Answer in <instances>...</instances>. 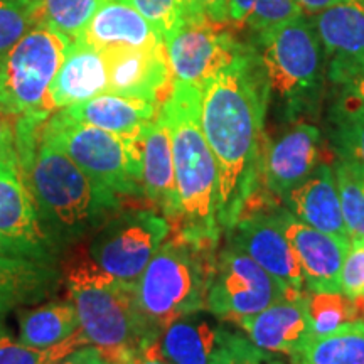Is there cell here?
<instances>
[{"label":"cell","mask_w":364,"mask_h":364,"mask_svg":"<svg viewBox=\"0 0 364 364\" xmlns=\"http://www.w3.org/2000/svg\"><path fill=\"white\" fill-rule=\"evenodd\" d=\"M268 107L265 76L248 43L201 86V127L218 166V220L225 231L260 184Z\"/></svg>","instance_id":"6da1fadb"},{"label":"cell","mask_w":364,"mask_h":364,"mask_svg":"<svg viewBox=\"0 0 364 364\" xmlns=\"http://www.w3.org/2000/svg\"><path fill=\"white\" fill-rule=\"evenodd\" d=\"M44 122L38 117L17 118L16 150L39 225L59 253L93 235L117 215L122 199L44 140L41 136Z\"/></svg>","instance_id":"7a4b0ae2"},{"label":"cell","mask_w":364,"mask_h":364,"mask_svg":"<svg viewBox=\"0 0 364 364\" xmlns=\"http://www.w3.org/2000/svg\"><path fill=\"white\" fill-rule=\"evenodd\" d=\"M159 115L166 122L172 145V161L179 220L177 235L218 245L221 225L218 220V166L201 127V88L172 81Z\"/></svg>","instance_id":"3957f363"},{"label":"cell","mask_w":364,"mask_h":364,"mask_svg":"<svg viewBox=\"0 0 364 364\" xmlns=\"http://www.w3.org/2000/svg\"><path fill=\"white\" fill-rule=\"evenodd\" d=\"M66 285L81 332L107 363L130 364L136 348L156 336L140 316L134 284L108 275L91 258L70 262Z\"/></svg>","instance_id":"277c9868"},{"label":"cell","mask_w":364,"mask_h":364,"mask_svg":"<svg viewBox=\"0 0 364 364\" xmlns=\"http://www.w3.org/2000/svg\"><path fill=\"white\" fill-rule=\"evenodd\" d=\"M248 46L265 76L270 103L277 105L285 120L317 110L327 59L316 29L304 14L275 29L252 34Z\"/></svg>","instance_id":"5b68a950"},{"label":"cell","mask_w":364,"mask_h":364,"mask_svg":"<svg viewBox=\"0 0 364 364\" xmlns=\"http://www.w3.org/2000/svg\"><path fill=\"white\" fill-rule=\"evenodd\" d=\"M216 245L176 235L164 243L135 282V300L145 326L161 336L177 318L206 309Z\"/></svg>","instance_id":"8992f818"},{"label":"cell","mask_w":364,"mask_h":364,"mask_svg":"<svg viewBox=\"0 0 364 364\" xmlns=\"http://www.w3.org/2000/svg\"><path fill=\"white\" fill-rule=\"evenodd\" d=\"M41 136L113 193L142 196V130L134 135H117L73 120L59 110L44 122Z\"/></svg>","instance_id":"52a82bcc"},{"label":"cell","mask_w":364,"mask_h":364,"mask_svg":"<svg viewBox=\"0 0 364 364\" xmlns=\"http://www.w3.org/2000/svg\"><path fill=\"white\" fill-rule=\"evenodd\" d=\"M71 39L46 24H36L0 58V112L9 117L48 120V93Z\"/></svg>","instance_id":"ba28073f"},{"label":"cell","mask_w":364,"mask_h":364,"mask_svg":"<svg viewBox=\"0 0 364 364\" xmlns=\"http://www.w3.org/2000/svg\"><path fill=\"white\" fill-rule=\"evenodd\" d=\"M169 231L171 221L152 209L118 211L95 231L88 257L108 275L135 285Z\"/></svg>","instance_id":"9c48e42d"},{"label":"cell","mask_w":364,"mask_h":364,"mask_svg":"<svg viewBox=\"0 0 364 364\" xmlns=\"http://www.w3.org/2000/svg\"><path fill=\"white\" fill-rule=\"evenodd\" d=\"M282 299H290L289 290L272 273L240 250L228 247L216 258L206 309L226 322L255 316Z\"/></svg>","instance_id":"30bf717a"},{"label":"cell","mask_w":364,"mask_h":364,"mask_svg":"<svg viewBox=\"0 0 364 364\" xmlns=\"http://www.w3.org/2000/svg\"><path fill=\"white\" fill-rule=\"evenodd\" d=\"M262 204L260 209L248 204L238 221L226 230L228 247L248 255L287 287L290 299H297L304 295L306 285L297 255L277 216L275 208L279 203L267 198Z\"/></svg>","instance_id":"8fae6325"},{"label":"cell","mask_w":364,"mask_h":364,"mask_svg":"<svg viewBox=\"0 0 364 364\" xmlns=\"http://www.w3.org/2000/svg\"><path fill=\"white\" fill-rule=\"evenodd\" d=\"M0 255L49 265L58 257V250L39 225L19 162L4 159H0Z\"/></svg>","instance_id":"7c38bea8"},{"label":"cell","mask_w":364,"mask_h":364,"mask_svg":"<svg viewBox=\"0 0 364 364\" xmlns=\"http://www.w3.org/2000/svg\"><path fill=\"white\" fill-rule=\"evenodd\" d=\"M243 44L230 33L215 27V22L208 17L182 22L166 41L172 81L201 88L209 76L233 61Z\"/></svg>","instance_id":"4fadbf2b"},{"label":"cell","mask_w":364,"mask_h":364,"mask_svg":"<svg viewBox=\"0 0 364 364\" xmlns=\"http://www.w3.org/2000/svg\"><path fill=\"white\" fill-rule=\"evenodd\" d=\"M287 238L292 245L309 292H341V273L351 240L341 238L297 220L285 206L275 208Z\"/></svg>","instance_id":"5bb4252c"},{"label":"cell","mask_w":364,"mask_h":364,"mask_svg":"<svg viewBox=\"0 0 364 364\" xmlns=\"http://www.w3.org/2000/svg\"><path fill=\"white\" fill-rule=\"evenodd\" d=\"M321 140L317 127L295 124L279 139L265 145L260 182L273 201L284 203L290 191L312 174L318 166Z\"/></svg>","instance_id":"9a60e30c"},{"label":"cell","mask_w":364,"mask_h":364,"mask_svg":"<svg viewBox=\"0 0 364 364\" xmlns=\"http://www.w3.org/2000/svg\"><path fill=\"white\" fill-rule=\"evenodd\" d=\"M108 70V93L159 103L172 86V71L166 46L159 48H108L103 49Z\"/></svg>","instance_id":"2e32d148"},{"label":"cell","mask_w":364,"mask_h":364,"mask_svg":"<svg viewBox=\"0 0 364 364\" xmlns=\"http://www.w3.org/2000/svg\"><path fill=\"white\" fill-rule=\"evenodd\" d=\"M250 341L265 351L294 358L314 336L307 309V295L282 299L255 316L235 322Z\"/></svg>","instance_id":"e0dca14e"},{"label":"cell","mask_w":364,"mask_h":364,"mask_svg":"<svg viewBox=\"0 0 364 364\" xmlns=\"http://www.w3.org/2000/svg\"><path fill=\"white\" fill-rule=\"evenodd\" d=\"M238 331L208 309L177 318L161 334L162 351L172 364H213Z\"/></svg>","instance_id":"ac0fdd59"},{"label":"cell","mask_w":364,"mask_h":364,"mask_svg":"<svg viewBox=\"0 0 364 364\" xmlns=\"http://www.w3.org/2000/svg\"><path fill=\"white\" fill-rule=\"evenodd\" d=\"M324 48L327 75L364 63V0H344L317 12L312 21Z\"/></svg>","instance_id":"d6986e66"},{"label":"cell","mask_w":364,"mask_h":364,"mask_svg":"<svg viewBox=\"0 0 364 364\" xmlns=\"http://www.w3.org/2000/svg\"><path fill=\"white\" fill-rule=\"evenodd\" d=\"M108 91V70L103 53L81 39H73L49 86L48 100L54 110L86 102Z\"/></svg>","instance_id":"ffe728a7"},{"label":"cell","mask_w":364,"mask_h":364,"mask_svg":"<svg viewBox=\"0 0 364 364\" xmlns=\"http://www.w3.org/2000/svg\"><path fill=\"white\" fill-rule=\"evenodd\" d=\"M142 196L169 221L179 220L172 145L166 122L159 115L142 129Z\"/></svg>","instance_id":"44dd1931"},{"label":"cell","mask_w":364,"mask_h":364,"mask_svg":"<svg viewBox=\"0 0 364 364\" xmlns=\"http://www.w3.org/2000/svg\"><path fill=\"white\" fill-rule=\"evenodd\" d=\"M284 204L306 225L324 233L351 240L344 223L334 169L327 164L317 166L306 181L290 191Z\"/></svg>","instance_id":"7402d4cb"},{"label":"cell","mask_w":364,"mask_h":364,"mask_svg":"<svg viewBox=\"0 0 364 364\" xmlns=\"http://www.w3.org/2000/svg\"><path fill=\"white\" fill-rule=\"evenodd\" d=\"M80 39L100 51L120 46L144 49L166 46L129 0H103Z\"/></svg>","instance_id":"603a6c76"},{"label":"cell","mask_w":364,"mask_h":364,"mask_svg":"<svg viewBox=\"0 0 364 364\" xmlns=\"http://www.w3.org/2000/svg\"><path fill=\"white\" fill-rule=\"evenodd\" d=\"M159 103L147 100L102 93L86 102L63 108L73 120L108 130L117 135L139 134L159 113Z\"/></svg>","instance_id":"cb8c5ba5"},{"label":"cell","mask_w":364,"mask_h":364,"mask_svg":"<svg viewBox=\"0 0 364 364\" xmlns=\"http://www.w3.org/2000/svg\"><path fill=\"white\" fill-rule=\"evenodd\" d=\"M19 343L46 349L65 343L80 331L78 312L73 300H53L44 306L21 311Z\"/></svg>","instance_id":"d4e9b609"},{"label":"cell","mask_w":364,"mask_h":364,"mask_svg":"<svg viewBox=\"0 0 364 364\" xmlns=\"http://www.w3.org/2000/svg\"><path fill=\"white\" fill-rule=\"evenodd\" d=\"M56 270L49 263H36L0 255V318L21 304L36 299L54 287Z\"/></svg>","instance_id":"484cf974"},{"label":"cell","mask_w":364,"mask_h":364,"mask_svg":"<svg viewBox=\"0 0 364 364\" xmlns=\"http://www.w3.org/2000/svg\"><path fill=\"white\" fill-rule=\"evenodd\" d=\"M294 364H364V321H353L327 332L314 334Z\"/></svg>","instance_id":"4316f807"},{"label":"cell","mask_w":364,"mask_h":364,"mask_svg":"<svg viewBox=\"0 0 364 364\" xmlns=\"http://www.w3.org/2000/svg\"><path fill=\"white\" fill-rule=\"evenodd\" d=\"M295 0H230L228 22L247 26L252 34L275 29L302 16Z\"/></svg>","instance_id":"83f0119b"},{"label":"cell","mask_w":364,"mask_h":364,"mask_svg":"<svg viewBox=\"0 0 364 364\" xmlns=\"http://www.w3.org/2000/svg\"><path fill=\"white\" fill-rule=\"evenodd\" d=\"M329 142L338 161L364 172V112L334 105L329 112Z\"/></svg>","instance_id":"f1b7e54d"},{"label":"cell","mask_w":364,"mask_h":364,"mask_svg":"<svg viewBox=\"0 0 364 364\" xmlns=\"http://www.w3.org/2000/svg\"><path fill=\"white\" fill-rule=\"evenodd\" d=\"M38 24H46L71 41L83 36L103 0H34Z\"/></svg>","instance_id":"f546056e"},{"label":"cell","mask_w":364,"mask_h":364,"mask_svg":"<svg viewBox=\"0 0 364 364\" xmlns=\"http://www.w3.org/2000/svg\"><path fill=\"white\" fill-rule=\"evenodd\" d=\"M334 174L349 238L364 240V172L351 164L338 161Z\"/></svg>","instance_id":"4dcf8cb0"},{"label":"cell","mask_w":364,"mask_h":364,"mask_svg":"<svg viewBox=\"0 0 364 364\" xmlns=\"http://www.w3.org/2000/svg\"><path fill=\"white\" fill-rule=\"evenodd\" d=\"M307 309L314 334H327L359 321L356 300L343 292H309Z\"/></svg>","instance_id":"1f68e13d"},{"label":"cell","mask_w":364,"mask_h":364,"mask_svg":"<svg viewBox=\"0 0 364 364\" xmlns=\"http://www.w3.org/2000/svg\"><path fill=\"white\" fill-rule=\"evenodd\" d=\"M83 346H88V341L81 329L65 343L46 349L31 348L0 331V364H53Z\"/></svg>","instance_id":"d6a6232c"},{"label":"cell","mask_w":364,"mask_h":364,"mask_svg":"<svg viewBox=\"0 0 364 364\" xmlns=\"http://www.w3.org/2000/svg\"><path fill=\"white\" fill-rule=\"evenodd\" d=\"M38 24L34 0H0V58Z\"/></svg>","instance_id":"836d02e7"},{"label":"cell","mask_w":364,"mask_h":364,"mask_svg":"<svg viewBox=\"0 0 364 364\" xmlns=\"http://www.w3.org/2000/svg\"><path fill=\"white\" fill-rule=\"evenodd\" d=\"M129 2L154 27L164 44L182 24L177 0H129Z\"/></svg>","instance_id":"e575fe53"},{"label":"cell","mask_w":364,"mask_h":364,"mask_svg":"<svg viewBox=\"0 0 364 364\" xmlns=\"http://www.w3.org/2000/svg\"><path fill=\"white\" fill-rule=\"evenodd\" d=\"M327 80L338 91L334 105L346 110L364 112V63L327 75Z\"/></svg>","instance_id":"d590c367"},{"label":"cell","mask_w":364,"mask_h":364,"mask_svg":"<svg viewBox=\"0 0 364 364\" xmlns=\"http://www.w3.org/2000/svg\"><path fill=\"white\" fill-rule=\"evenodd\" d=\"M213 364H287L282 354L265 351L241 332L223 349Z\"/></svg>","instance_id":"8d00e7d4"},{"label":"cell","mask_w":364,"mask_h":364,"mask_svg":"<svg viewBox=\"0 0 364 364\" xmlns=\"http://www.w3.org/2000/svg\"><path fill=\"white\" fill-rule=\"evenodd\" d=\"M341 292L353 299L364 295V240L351 241L341 273Z\"/></svg>","instance_id":"74e56055"},{"label":"cell","mask_w":364,"mask_h":364,"mask_svg":"<svg viewBox=\"0 0 364 364\" xmlns=\"http://www.w3.org/2000/svg\"><path fill=\"white\" fill-rule=\"evenodd\" d=\"M130 364H172V363L162 351L161 336H152V338L145 339L144 343L136 348L134 356H132Z\"/></svg>","instance_id":"f35d334b"},{"label":"cell","mask_w":364,"mask_h":364,"mask_svg":"<svg viewBox=\"0 0 364 364\" xmlns=\"http://www.w3.org/2000/svg\"><path fill=\"white\" fill-rule=\"evenodd\" d=\"M12 117L0 112V159L17 162L16 150V125H12Z\"/></svg>","instance_id":"ab89813d"},{"label":"cell","mask_w":364,"mask_h":364,"mask_svg":"<svg viewBox=\"0 0 364 364\" xmlns=\"http://www.w3.org/2000/svg\"><path fill=\"white\" fill-rule=\"evenodd\" d=\"M53 364H108L95 346H83Z\"/></svg>","instance_id":"60d3db41"},{"label":"cell","mask_w":364,"mask_h":364,"mask_svg":"<svg viewBox=\"0 0 364 364\" xmlns=\"http://www.w3.org/2000/svg\"><path fill=\"white\" fill-rule=\"evenodd\" d=\"M203 14L215 24L228 22V4L230 0H199Z\"/></svg>","instance_id":"b9f144b4"},{"label":"cell","mask_w":364,"mask_h":364,"mask_svg":"<svg viewBox=\"0 0 364 364\" xmlns=\"http://www.w3.org/2000/svg\"><path fill=\"white\" fill-rule=\"evenodd\" d=\"M177 9L182 22H194L204 19V14L199 0H177Z\"/></svg>","instance_id":"7bdbcfd3"},{"label":"cell","mask_w":364,"mask_h":364,"mask_svg":"<svg viewBox=\"0 0 364 364\" xmlns=\"http://www.w3.org/2000/svg\"><path fill=\"white\" fill-rule=\"evenodd\" d=\"M299 4V7L302 9V12L309 14H317L324 9L334 6V4L344 2V0H295Z\"/></svg>","instance_id":"ee69618b"},{"label":"cell","mask_w":364,"mask_h":364,"mask_svg":"<svg viewBox=\"0 0 364 364\" xmlns=\"http://www.w3.org/2000/svg\"><path fill=\"white\" fill-rule=\"evenodd\" d=\"M356 300V307H358V316L361 321H364V295H359V297H354Z\"/></svg>","instance_id":"f6af8a7d"},{"label":"cell","mask_w":364,"mask_h":364,"mask_svg":"<svg viewBox=\"0 0 364 364\" xmlns=\"http://www.w3.org/2000/svg\"><path fill=\"white\" fill-rule=\"evenodd\" d=\"M108 364H112V363H108Z\"/></svg>","instance_id":"bcb514c9"}]
</instances>
